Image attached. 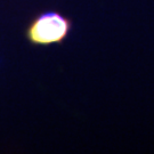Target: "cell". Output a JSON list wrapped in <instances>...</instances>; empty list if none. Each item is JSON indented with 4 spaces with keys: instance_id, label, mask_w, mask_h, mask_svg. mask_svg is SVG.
<instances>
[{
    "instance_id": "obj_1",
    "label": "cell",
    "mask_w": 154,
    "mask_h": 154,
    "mask_svg": "<svg viewBox=\"0 0 154 154\" xmlns=\"http://www.w3.org/2000/svg\"><path fill=\"white\" fill-rule=\"evenodd\" d=\"M72 29V22L54 11H45L37 16L26 29V38L33 45L48 46L62 44Z\"/></svg>"
}]
</instances>
